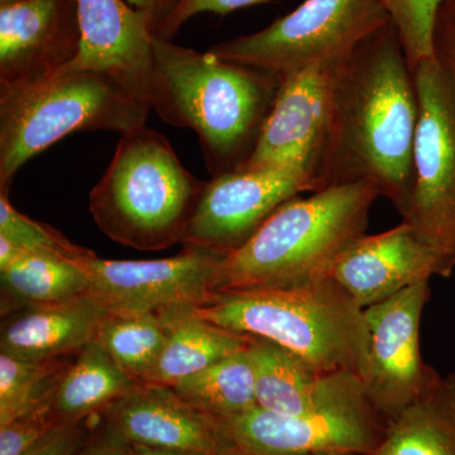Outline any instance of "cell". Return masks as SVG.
Instances as JSON below:
<instances>
[{
  "label": "cell",
  "mask_w": 455,
  "mask_h": 455,
  "mask_svg": "<svg viewBox=\"0 0 455 455\" xmlns=\"http://www.w3.org/2000/svg\"><path fill=\"white\" fill-rule=\"evenodd\" d=\"M381 196L372 182L331 185L293 197L221 265L217 291L291 287L331 278L341 253L366 235Z\"/></svg>",
  "instance_id": "3957f363"
},
{
  "label": "cell",
  "mask_w": 455,
  "mask_h": 455,
  "mask_svg": "<svg viewBox=\"0 0 455 455\" xmlns=\"http://www.w3.org/2000/svg\"><path fill=\"white\" fill-rule=\"evenodd\" d=\"M171 388L188 405L215 419L230 418L257 406L248 347L191 374Z\"/></svg>",
  "instance_id": "cb8c5ba5"
},
{
  "label": "cell",
  "mask_w": 455,
  "mask_h": 455,
  "mask_svg": "<svg viewBox=\"0 0 455 455\" xmlns=\"http://www.w3.org/2000/svg\"><path fill=\"white\" fill-rule=\"evenodd\" d=\"M412 70L436 57V28L447 0H379Z\"/></svg>",
  "instance_id": "4316f807"
},
{
  "label": "cell",
  "mask_w": 455,
  "mask_h": 455,
  "mask_svg": "<svg viewBox=\"0 0 455 455\" xmlns=\"http://www.w3.org/2000/svg\"><path fill=\"white\" fill-rule=\"evenodd\" d=\"M414 185L403 221L455 269V92L435 59L416 66Z\"/></svg>",
  "instance_id": "9c48e42d"
},
{
  "label": "cell",
  "mask_w": 455,
  "mask_h": 455,
  "mask_svg": "<svg viewBox=\"0 0 455 455\" xmlns=\"http://www.w3.org/2000/svg\"><path fill=\"white\" fill-rule=\"evenodd\" d=\"M128 444L121 436L106 427L103 434L80 451L79 455H128Z\"/></svg>",
  "instance_id": "d6a6232c"
},
{
  "label": "cell",
  "mask_w": 455,
  "mask_h": 455,
  "mask_svg": "<svg viewBox=\"0 0 455 455\" xmlns=\"http://www.w3.org/2000/svg\"><path fill=\"white\" fill-rule=\"evenodd\" d=\"M348 59L319 62L281 83L259 143L239 169L296 166L311 173L317 184V169L333 118L335 89Z\"/></svg>",
  "instance_id": "4fadbf2b"
},
{
  "label": "cell",
  "mask_w": 455,
  "mask_h": 455,
  "mask_svg": "<svg viewBox=\"0 0 455 455\" xmlns=\"http://www.w3.org/2000/svg\"><path fill=\"white\" fill-rule=\"evenodd\" d=\"M227 257L184 247L169 259H104L92 253L74 260L88 277L90 292L110 311L161 313L211 304Z\"/></svg>",
  "instance_id": "30bf717a"
},
{
  "label": "cell",
  "mask_w": 455,
  "mask_h": 455,
  "mask_svg": "<svg viewBox=\"0 0 455 455\" xmlns=\"http://www.w3.org/2000/svg\"><path fill=\"white\" fill-rule=\"evenodd\" d=\"M0 235L33 251V252L55 254L68 259L92 254V250L73 243L55 228L33 220L11 205L8 193L0 191Z\"/></svg>",
  "instance_id": "83f0119b"
},
{
  "label": "cell",
  "mask_w": 455,
  "mask_h": 455,
  "mask_svg": "<svg viewBox=\"0 0 455 455\" xmlns=\"http://www.w3.org/2000/svg\"><path fill=\"white\" fill-rule=\"evenodd\" d=\"M454 268L425 244L405 221L349 245L331 268V277L362 309L379 304L433 276L449 277Z\"/></svg>",
  "instance_id": "9a60e30c"
},
{
  "label": "cell",
  "mask_w": 455,
  "mask_h": 455,
  "mask_svg": "<svg viewBox=\"0 0 455 455\" xmlns=\"http://www.w3.org/2000/svg\"><path fill=\"white\" fill-rule=\"evenodd\" d=\"M217 420L233 448L253 455H371L387 424L355 373L304 414L281 415L254 406Z\"/></svg>",
  "instance_id": "ba28073f"
},
{
  "label": "cell",
  "mask_w": 455,
  "mask_h": 455,
  "mask_svg": "<svg viewBox=\"0 0 455 455\" xmlns=\"http://www.w3.org/2000/svg\"><path fill=\"white\" fill-rule=\"evenodd\" d=\"M139 383L92 340L60 377L53 392V409L62 425H75L86 416L101 414Z\"/></svg>",
  "instance_id": "7402d4cb"
},
{
  "label": "cell",
  "mask_w": 455,
  "mask_h": 455,
  "mask_svg": "<svg viewBox=\"0 0 455 455\" xmlns=\"http://www.w3.org/2000/svg\"><path fill=\"white\" fill-rule=\"evenodd\" d=\"M2 315L73 300L90 292L88 277L74 259L55 254H22L0 271Z\"/></svg>",
  "instance_id": "603a6c76"
},
{
  "label": "cell",
  "mask_w": 455,
  "mask_h": 455,
  "mask_svg": "<svg viewBox=\"0 0 455 455\" xmlns=\"http://www.w3.org/2000/svg\"><path fill=\"white\" fill-rule=\"evenodd\" d=\"M248 355L257 406L281 415H300L322 405L350 374L317 372L290 350L262 338L252 337Z\"/></svg>",
  "instance_id": "d6986e66"
},
{
  "label": "cell",
  "mask_w": 455,
  "mask_h": 455,
  "mask_svg": "<svg viewBox=\"0 0 455 455\" xmlns=\"http://www.w3.org/2000/svg\"><path fill=\"white\" fill-rule=\"evenodd\" d=\"M167 328L160 313L108 311L99 323L95 341L137 382L154 370L166 343Z\"/></svg>",
  "instance_id": "d4e9b609"
},
{
  "label": "cell",
  "mask_w": 455,
  "mask_h": 455,
  "mask_svg": "<svg viewBox=\"0 0 455 455\" xmlns=\"http://www.w3.org/2000/svg\"><path fill=\"white\" fill-rule=\"evenodd\" d=\"M430 299L429 281H421L364 309L370 350L362 385L370 403L386 419L400 414L442 374L425 363L420 323Z\"/></svg>",
  "instance_id": "7c38bea8"
},
{
  "label": "cell",
  "mask_w": 455,
  "mask_h": 455,
  "mask_svg": "<svg viewBox=\"0 0 455 455\" xmlns=\"http://www.w3.org/2000/svg\"><path fill=\"white\" fill-rule=\"evenodd\" d=\"M82 47L76 0L0 7V84L38 82L73 64Z\"/></svg>",
  "instance_id": "5bb4252c"
},
{
  "label": "cell",
  "mask_w": 455,
  "mask_h": 455,
  "mask_svg": "<svg viewBox=\"0 0 455 455\" xmlns=\"http://www.w3.org/2000/svg\"><path fill=\"white\" fill-rule=\"evenodd\" d=\"M317 191L311 173L296 166L238 169L206 181L181 244L227 254L243 247L283 204Z\"/></svg>",
  "instance_id": "8fae6325"
},
{
  "label": "cell",
  "mask_w": 455,
  "mask_h": 455,
  "mask_svg": "<svg viewBox=\"0 0 455 455\" xmlns=\"http://www.w3.org/2000/svg\"><path fill=\"white\" fill-rule=\"evenodd\" d=\"M418 121L414 73L390 22L362 42L341 68L316 173L319 190L372 182L403 215L414 185Z\"/></svg>",
  "instance_id": "6da1fadb"
},
{
  "label": "cell",
  "mask_w": 455,
  "mask_h": 455,
  "mask_svg": "<svg viewBox=\"0 0 455 455\" xmlns=\"http://www.w3.org/2000/svg\"><path fill=\"white\" fill-rule=\"evenodd\" d=\"M371 455H455V372L390 419Z\"/></svg>",
  "instance_id": "44dd1931"
},
{
  "label": "cell",
  "mask_w": 455,
  "mask_h": 455,
  "mask_svg": "<svg viewBox=\"0 0 455 455\" xmlns=\"http://www.w3.org/2000/svg\"><path fill=\"white\" fill-rule=\"evenodd\" d=\"M132 7L140 9L148 14L154 35L161 23L166 20L178 0H128Z\"/></svg>",
  "instance_id": "836d02e7"
},
{
  "label": "cell",
  "mask_w": 455,
  "mask_h": 455,
  "mask_svg": "<svg viewBox=\"0 0 455 455\" xmlns=\"http://www.w3.org/2000/svg\"><path fill=\"white\" fill-rule=\"evenodd\" d=\"M68 366L60 358L27 361L0 353V425L26 414L44 400Z\"/></svg>",
  "instance_id": "484cf974"
},
{
  "label": "cell",
  "mask_w": 455,
  "mask_h": 455,
  "mask_svg": "<svg viewBox=\"0 0 455 455\" xmlns=\"http://www.w3.org/2000/svg\"><path fill=\"white\" fill-rule=\"evenodd\" d=\"M23 2V0H0V7L2 5L13 4V3Z\"/></svg>",
  "instance_id": "74e56055"
},
{
  "label": "cell",
  "mask_w": 455,
  "mask_h": 455,
  "mask_svg": "<svg viewBox=\"0 0 455 455\" xmlns=\"http://www.w3.org/2000/svg\"><path fill=\"white\" fill-rule=\"evenodd\" d=\"M390 22L379 0H305L266 28L220 42L208 52L281 84L309 66L352 55Z\"/></svg>",
  "instance_id": "52a82bcc"
},
{
  "label": "cell",
  "mask_w": 455,
  "mask_h": 455,
  "mask_svg": "<svg viewBox=\"0 0 455 455\" xmlns=\"http://www.w3.org/2000/svg\"><path fill=\"white\" fill-rule=\"evenodd\" d=\"M109 311L92 292L60 304L31 307L3 324L0 353L27 361L59 359L95 339Z\"/></svg>",
  "instance_id": "ac0fdd59"
},
{
  "label": "cell",
  "mask_w": 455,
  "mask_h": 455,
  "mask_svg": "<svg viewBox=\"0 0 455 455\" xmlns=\"http://www.w3.org/2000/svg\"><path fill=\"white\" fill-rule=\"evenodd\" d=\"M196 310L161 311L167 339L154 370L143 382L173 387L191 374L250 346V335L212 324Z\"/></svg>",
  "instance_id": "ffe728a7"
},
{
  "label": "cell",
  "mask_w": 455,
  "mask_h": 455,
  "mask_svg": "<svg viewBox=\"0 0 455 455\" xmlns=\"http://www.w3.org/2000/svg\"><path fill=\"white\" fill-rule=\"evenodd\" d=\"M436 55L444 65L455 92V26L442 16L436 28Z\"/></svg>",
  "instance_id": "1f68e13d"
},
{
  "label": "cell",
  "mask_w": 455,
  "mask_h": 455,
  "mask_svg": "<svg viewBox=\"0 0 455 455\" xmlns=\"http://www.w3.org/2000/svg\"><path fill=\"white\" fill-rule=\"evenodd\" d=\"M76 2L82 47L73 65L109 75L151 104L155 35L148 14L123 0Z\"/></svg>",
  "instance_id": "2e32d148"
},
{
  "label": "cell",
  "mask_w": 455,
  "mask_h": 455,
  "mask_svg": "<svg viewBox=\"0 0 455 455\" xmlns=\"http://www.w3.org/2000/svg\"><path fill=\"white\" fill-rule=\"evenodd\" d=\"M196 314L235 333L274 341L317 372L361 379L370 350L364 309L331 278L291 287L218 292Z\"/></svg>",
  "instance_id": "277c9868"
},
{
  "label": "cell",
  "mask_w": 455,
  "mask_h": 455,
  "mask_svg": "<svg viewBox=\"0 0 455 455\" xmlns=\"http://www.w3.org/2000/svg\"><path fill=\"white\" fill-rule=\"evenodd\" d=\"M151 104L109 75L70 64L38 82L0 84V191L26 163L77 132L145 127Z\"/></svg>",
  "instance_id": "8992f818"
},
{
  "label": "cell",
  "mask_w": 455,
  "mask_h": 455,
  "mask_svg": "<svg viewBox=\"0 0 455 455\" xmlns=\"http://www.w3.org/2000/svg\"><path fill=\"white\" fill-rule=\"evenodd\" d=\"M440 16L445 18L448 22L455 26V0H447V3H445L444 7L442 9Z\"/></svg>",
  "instance_id": "d590c367"
},
{
  "label": "cell",
  "mask_w": 455,
  "mask_h": 455,
  "mask_svg": "<svg viewBox=\"0 0 455 455\" xmlns=\"http://www.w3.org/2000/svg\"><path fill=\"white\" fill-rule=\"evenodd\" d=\"M55 388L26 414L0 425V455H26L53 431L66 427L53 409Z\"/></svg>",
  "instance_id": "f1b7e54d"
},
{
  "label": "cell",
  "mask_w": 455,
  "mask_h": 455,
  "mask_svg": "<svg viewBox=\"0 0 455 455\" xmlns=\"http://www.w3.org/2000/svg\"><path fill=\"white\" fill-rule=\"evenodd\" d=\"M267 2L268 0H178L175 8L158 27L155 37L171 41L188 20L204 12L224 16L238 9Z\"/></svg>",
  "instance_id": "f546056e"
},
{
  "label": "cell",
  "mask_w": 455,
  "mask_h": 455,
  "mask_svg": "<svg viewBox=\"0 0 455 455\" xmlns=\"http://www.w3.org/2000/svg\"><path fill=\"white\" fill-rule=\"evenodd\" d=\"M205 184L185 169L163 134L145 125L122 134L90 193L89 211L116 243L167 250L181 243Z\"/></svg>",
  "instance_id": "5b68a950"
},
{
  "label": "cell",
  "mask_w": 455,
  "mask_h": 455,
  "mask_svg": "<svg viewBox=\"0 0 455 455\" xmlns=\"http://www.w3.org/2000/svg\"><path fill=\"white\" fill-rule=\"evenodd\" d=\"M128 455H212L199 451H173V449H158L145 447V445L130 444Z\"/></svg>",
  "instance_id": "e575fe53"
},
{
  "label": "cell",
  "mask_w": 455,
  "mask_h": 455,
  "mask_svg": "<svg viewBox=\"0 0 455 455\" xmlns=\"http://www.w3.org/2000/svg\"><path fill=\"white\" fill-rule=\"evenodd\" d=\"M280 85L267 74L155 37L152 109L196 132L212 178L253 154Z\"/></svg>",
  "instance_id": "7a4b0ae2"
},
{
  "label": "cell",
  "mask_w": 455,
  "mask_h": 455,
  "mask_svg": "<svg viewBox=\"0 0 455 455\" xmlns=\"http://www.w3.org/2000/svg\"><path fill=\"white\" fill-rule=\"evenodd\" d=\"M220 455H253L250 453H244V451H239L236 448H228L227 451H224Z\"/></svg>",
  "instance_id": "8d00e7d4"
},
{
  "label": "cell",
  "mask_w": 455,
  "mask_h": 455,
  "mask_svg": "<svg viewBox=\"0 0 455 455\" xmlns=\"http://www.w3.org/2000/svg\"><path fill=\"white\" fill-rule=\"evenodd\" d=\"M82 442L77 425L60 427L26 455H75Z\"/></svg>",
  "instance_id": "4dcf8cb0"
},
{
  "label": "cell",
  "mask_w": 455,
  "mask_h": 455,
  "mask_svg": "<svg viewBox=\"0 0 455 455\" xmlns=\"http://www.w3.org/2000/svg\"><path fill=\"white\" fill-rule=\"evenodd\" d=\"M101 414L128 444L212 455L232 447L217 419L188 405L169 386L140 382Z\"/></svg>",
  "instance_id": "e0dca14e"
}]
</instances>
